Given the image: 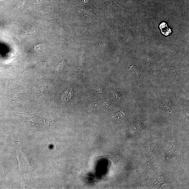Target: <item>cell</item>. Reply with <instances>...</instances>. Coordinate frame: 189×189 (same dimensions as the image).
I'll return each instance as SVG.
<instances>
[{
  "mask_svg": "<svg viewBox=\"0 0 189 189\" xmlns=\"http://www.w3.org/2000/svg\"><path fill=\"white\" fill-rule=\"evenodd\" d=\"M73 94L72 89L68 88L64 91L61 96V100L63 102H66L71 99Z\"/></svg>",
  "mask_w": 189,
  "mask_h": 189,
  "instance_id": "obj_1",
  "label": "cell"
},
{
  "mask_svg": "<svg viewBox=\"0 0 189 189\" xmlns=\"http://www.w3.org/2000/svg\"><path fill=\"white\" fill-rule=\"evenodd\" d=\"M159 28L161 30V33L166 36L170 35L172 33L171 29L168 28L166 23L165 22L162 23L159 25Z\"/></svg>",
  "mask_w": 189,
  "mask_h": 189,
  "instance_id": "obj_2",
  "label": "cell"
},
{
  "mask_svg": "<svg viewBox=\"0 0 189 189\" xmlns=\"http://www.w3.org/2000/svg\"><path fill=\"white\" fill-rule=\"evenodd\" d=\"M125 112L123 111L122 110H120L119 111L116 112L115 116H116L118 118H121L125 116Z\"/></svg>",
  "mask_w": 189,
  "mask_h": 189,
  "instance_id": "obj_3",
  "label": "cell"
},
{
  "mask_svg": "<svg viewBox=\"0 0 189 189\" xmlns=\"http://www.w3.org/2000/svg\"><path fill=\"white\" fill-rule=\"evenodd\" d=\"M165 179H165V177H160L158 178L157 179H156V183H159V182H161V185H162L165 182H166V180Z\"/></svg>",
  "mask_w": 189,
  "mask_h": 189,
  "instance_id": "obj_4",
  "label": "cell"
}]
</instances>
